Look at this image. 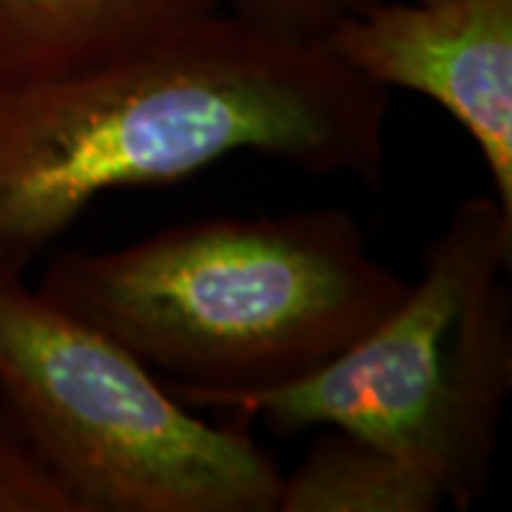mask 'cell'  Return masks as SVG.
Listing matches in <instances>:
<instances>
[{"label":"cell","instance_id":"cell-6","mask_svg":"<svg viewBox=\"0 0 512 512\" xmlns=\"http://www.w3.org/2000/svg\"><path fill=\"white\" fill-rule=\"evenodd\" d=\"M225 6L228 0H0V89L120 60Z\"/></svg>","mask_w":512,"mask_h":512},{"label":"cell","instance_id":"cell-5","mask_svg":"<svg viewBox=\"0 0 512 512\" xmlns=\"http://www.w3.org/2000/svg\"><path fill=\"white\" fill-rule=\"evenodd\" d=\"M322 43L387 92L439 103L481 151L512 220V0H379Z\"/></svg>","mask_w":512,"mask_h":512},{"label":"cell","instance_id":"cell-4","mask_svg":"<svg viewBox=\"0 0 512 512\" xmlns=\"http://www.w3.org/2000/svg\"><path fill=\"white\" fill-rule=\"evenodd\" d=\"M0 410L80 512H276L282 473L131 350L0 271Z\"/></svg>","mask_w":512,"mask_h":512},{"label":"cell","instance_id":"cell-2","mask_svg":"<svg viewBox=\"0 0 512 512\" xmlns=\"http://www.w3.org/2000/svg\"><path fill=\"white\" fill-rule=\"evenodd\" d=\"M410 282L345 208L183 222L46 268L52 305L131 350L177 390L254 393L296 382L365 336Z\"/></svg>","mask_w":512,"mask_h":512},{"label":"cell","instance_id":"cell-3","mask_svg":"<svg viewBox=\"0 0 512 512\" xmlns=\"http://www.w3.org/2000/svg\"><path fill=\"white\" fill-rule=\"evenodd\" d=\"M510 265L512 220L493 197H470L424 248L402 302L319 370L254 393L171 390L282 439L342 430L413 464L467 510L487 490L512 390Z\"/></svg>","mask_w":512,"mask_h":512},{"label":"cell","instance_id":"cell-9","mask_svg":"<svg viewBox=\"0 0 512 512\" xmlns=\"http://www.w3.org/2000/svg\"><path fill=\"white\" fill-rule=\"evenodd\" d=\"M379 0H228V12L279 35L322 40L339 20Z\"/></svg>","mask_w":512,"mask_h":512},{"label":"cell","instance_id":"cell-7","mask_svg":"<svg viewBox=\"0 0 512 512\" xmlns=\"http://www.w3.org/2000/svg\"><path fill=\"white\" fill-rule=\"evenodd\" d=\"M439 481L342 430L322 427L302 464L282 476L276 512H436Z\"/></svg>","mask_w":512,"mask_h":512},{"label":"cell","instance_id":"cell-8","mask_svg":"<svg viewBox=\"0 0 512 512\" xmlns=\"http://www.w3.org/2000/svg\"><path fill=\"white\" fill-rule=\"evenodd\" d=\"M0 512H80L29 436L0 410Z\"/></svg>","mask_w":512,"mask_h":512},{"label":"cell","instance_id":"cell-1","mask_svg":"<svg viewBox=\"0 0 512 512\" xmlns=\"http://www.w3.org/2000/svg\"><path fill=\"white\" fill-rule=\"evenodd\" d=\"M390 92L322 40L214 12L86 72L0 89V271L23 274L106 191L234 154L379 183Z\"/></svg>","mask_w":512,"mask_h":512}]
</instances>
